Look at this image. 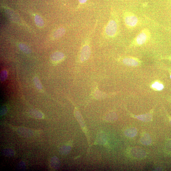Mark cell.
Masks as SVG:
<instances>
[{
    "label": "cell",
    "mask_w": 171,
    "mask_h": 171,
    "mask_svg": "<svg viewBox=\"0 0 171 171\" xmlns=\"http://www.w3.org/2000/svg\"><path fill=\"white\" fill-rule=\"evenodd\" d=\"M151 34L149 30L144 29L141 30L135 37L132 42V44L140 46L145 44L150 39Z\"/></svg>",
    "instance_id": "6da1fadb"
},
{
    "label": "cell",
    "mask_w": 171,
    "mask_h": 171,
    "mask_svg": "<svg viewBox=\"0 0 171 171\" xmlns=\"http://www.w3.org/2000/svg\"><path fill=\"white\" fill-rule=\"evenodd\" d=\"M123 19L126 26L128 29L133 28L138 23V17L131 12H125L123 14Z\"/></svg>",
    "instance_id": "7a4b0ae2"
},
{
    "label": "cell",
    "mask_w": 171,
    "mask_h": 171,
    "mask_svg": "<svg viewBox=\"0 0 171 171\" xmlns=\"http://www.w3.org/2000/svg\"><path fill=\"white\" fill-rule=\"evenodd\" d=\"M118 29V25L116 20L113 19H110L105 26V32L107 36L113 38L116 36Z\"/></svg>",
    "instance_id": "3957f363"
},
{
    "label": "cell",
    "mask_w": 171,
    "mask_h": 171,
    "mask_svg": "<svg viewBox=\"0 0 171 171\" xmlns=\"http://www.w3.org/2000/svg\"><path fill=\"white\" fill-rule=\"evenodd\" d=\"M86 40L80 51V59L82 62L88 60L91 55V49L89 45L90 38L88 37Z\"/></svg>",
    "instance_id": "277c9868"
},
{
    "label": "cell",
    "mask_w": 171,
    "mask_h": 171,
    "mask_svg": "<svg viewBox=\"0 0 171 171\" xmlns=\"http://www.w3.org/2000/svg\"><path fill=\"white\" fill-rule=\"evenodd\" d=\"M64 57V55L62 52H55L51 55L50 60L52 63H57L63 60Z\"/></svg>",
    "instance_id": "5b68a950"
},
{
    "label": "cell",
    "mask_w": 171,
    "mask_h": 171,
    "mask_svg": "<svg viewBox=\"0 0 171 171\" xmlns=\"http://www.w3.org/2000/svg\"><path fill=\"white\" fill-rule=\"evenodd\" d=\"M65 32H66V30L64 28H58L53 33L52 38L54 39H59L64 35Z\"/></svg>",
    "instance_id": "8992f818"
},
{
    "label": "cell",
    "mask_w": 171,
    "mask_h": 171,
    "mask_svg": "<svg viewBox=\"0 0 171 171\" xmlns=\"http://www.w3.org/2000/svg\"><path fill=\"white\" fill-rule=\"evenodd\" d=\"M123 62L124 64L132 66H137L139 64L138 61L136 59L130 57L124 58Z\"/></svg>",
    "instance_id": "52a82bcc"
},
{
    "label": "cell",
    "mask_w": 171,
    "mask_h": 171,
    "mask_svg": "<svg viewBox=\"0 0 171 171\" xmlns=\"http://www.w3.org/2000/svg\"><path fill=\"white\" fill-rule=\"evenodd\" d=\"M5 12L7 17L11 21L16 23L19 22L20 18L14 12L8 10H6Z\"/></svg>",
    "instance_id": "ba28073f"
},
{
    "label": "cell",
    "mask_w": 171,
    "mask_h": 171,
    "mask_svg": "<svg viewBox=\"0 0 171 171\" xmlns=\"http://www.w3.org/2000/svg\"><path fill=\"white\" fill-rule=\"evenodd\" d=\"M29 114L31 116L37 119H41L43 117V115L41 112L35 109L30 110Z\"/></svg>",
    "instance_id": "9c48e42d"
},
{
    "label": "cell",
    "mask_w": 171,
    "mask_h": 171,
    "mask_svg": "<svg viewBox=\"0 0 171 171\" xmlns=\"http://www.w3.org/2000/svg\"><path fill=\"white\" fill-rule=\"evenodd\" d=\"M18 132L20 134L24 136H30L32 135L33 134V133L32 131L24 128H19L18 130Z\"/></svg>",
    "instance_id": "30bf717a"
},
{
    "label": "cell",
    "mask_w": 171,
    "mask_h": 171,
    "mask_svg": "<svg viewBox=\"0 0 171 171\" xmlns=\"http://www.w3.org/2000/svg\"><path fill=\"white\" fill-rule=\"evenodd\" d=\"M35 21L36 25L39 28H42L44 25V21L39 15H37L35 17Z\"/></svg>",
    "instance_id": "8fae6325"
},
{
    "label": "cell",
    "mask_w": 171,
    "mask_h": 171,
    "mask_svg": "<svg viewBox=\"0 0 171 171\" xmlns=\"http://www.w3.org/2000/svg\"><path fill=\"white\" fill-rule=\"evenodd\" d=\"M19 47L21 50L25 53L29 54L31 53V50L29 47L24 43H20L19 45Z\"/></svg>",
    "instance_id": "7c38bea8"
},
{
    "label": "cell",
    "mask_w": 171,
    "mask_h": 171,
    "mask_svg": "<svg viewBox=\"0 0 171 171\" xmlns=\"http://www.w3.org/2000/svg\"><path fill=\"white\" fill-rule=\"evenodd\" d=\"M152 87L153 88L156 89L158 91H161L164 88V86L161 83L157 82H155L152 85Z\"/></svg>",
    "instance_id": "4fadbf2b"
},
{
    "label": "cell",
    "mask_w": 171,
    "mask_h": 171,
    "mask_svg": "<svg viewBox=\"0 0 171 171\" xmlns=\"http://www.w3.org/2000/svg\"><path fill=\"white\" fill-rule=\"evenodd\" d=\"M34 82L37 89L39 90H42V86L38 77H36L34 78Z\"/></svg>",
    "instance_id": "5bb4252c"
},
{
    "label": "cell",
    "mask_w": 171,
    "mask_h": 171,
    "mask_svg": "<svg viewBox=\"0 0 171 171\" xmlns=\"http://www.w3.org/2000/svg\"><path fill=\"white\" fill-rule=\"evenodd\" d=\"M3 153L6 156H12L14 154V151L11 150V149H7V150L4 151Z\"/></svg>",
    "instance_id": "9a60e30c"
},
{
    "label": "cell",
    "mask_w": 171,
    "mask_h": 171,
    "mask_svg": "<svg viewBox=\"0 0 171 171\" xmlns=\"http://www.w3.org/2000/svg\"><path fill=\"white\" fill-rule=\"evenodd\" d=\"M7 76V71L5 70H4L2 71L1 74V79L2 81H4L6 79Z\"/></svg>",
    "instance_id": "2e32d148"
},
{
    "label": "cell",
    "mask_w": 171,
    "mask_h": 171,
    "mask_svg": "<svg viewBox=\"0 0 171 171\" xmlns=\"http://www.w3.org/2000/svg\"><path fill=\"white\" fill-rule=\"evenodd\" d=\"M7 107L4 106L1 109V114L2 116L4 115L7 112Z\"/></svg>",
    "instance_id": "e0dca14e"
},
{
    "label": "cell",
    "mask_w": 171,
    "mask_h": 171,
    "mask_svg": "<svg viewBox=\"0 0 171 171\" xmlns=\"http://www.w3.org/2000/svg\"><path fill=\"white\" fill-rule=\"evenodd\" d=\"M88 0H78L80 4H81L85 3Z\"/></svg>",
    "instance_id": "ac0fdd59"
},
{
    "label": "cell",
    "mask_w": 171,
    "mask_h": 171,
    "mask_svg": "<svg viewBox=\"0 0 171 171\" xmlns=\"http://www.w3.org/2000/svg\"><path fill=\"white\" fill-rule=\"evenodd\" d=\"M170 78L171 79V75L170 76Z\"/></svg>",
    "instance_id": "d6986e66"
},
{
    "label": "cell",
    "mask_w": 171,
    "mask_h": 171,
    "mask_svg": "<svg viewBox=\"0 0 171 171\" xmlns=\"http://www.w3.org/2000/svg\"><path fill=\"white\" fill-rule=\"evenodd\" d=\"M170 122H171V120Z\"/></svg>",
    "instance_id": "ffe728a7"
}]
</instances>
